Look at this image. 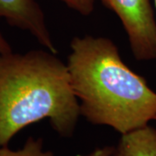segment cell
Returning a JSON list of instances; mask_svg holds the SVG:
<instances>
[{"label": "cell", "instance_id": "cell-1", "mask_svg": "<svg viewBox=\"0 0 156 156\" xmlns=\"http://www.w3.org/2000/svg\"><path fill=\"white\" fill-rule=\"evenodd\" d=\"M67 68L81 115L124 134L156 119V92L105 37H75Z\"/></svg>", "mask_w": 156, "mask_h": 156}, {"label": "cell", "instance_id": "cell-2", "mask_svg": "<svg viewBox=\"0 0 156 156\" xmlns=\"http://www.w3.org/2000/svg\"><path fill=\"white\" fill-rule=\"evenodd\" d=\"M81 115L67 64L50 50L0 56V147L29 125L49 119L62 137H71Z\"/></svg>", "mask_w": 156, "mask_h": 156}, {"label": "cell", "instance_id": "cell-3", "mask_svg": "<svg viewBox=\"0 0 156 156\" xmlns=\"http://www.w3.org/2000/svg\"><path fill=\"white\" fill-rule=\"evenodd\" d=\"M100 1L120 19L134 58L137 61L154 60L156 15L151 0Z\"/></svg>", "mask_w": 156, "mask_h": 156}, {"label": "cell", "instance_id": "cell-4", "mask_svg": "<svg viewBox=\"0 0 156 156\" xmlns=\"http://www.w3.org/2000/svg\"><path fill=\"white\" fill-rule=\"evenodd\" d=\"M0 18L12 27L30 32L47 50L57 52L44 12L37 0H0Z\"/></svg>", "mask_w": 156, "mask_h": 156}, {"label": "cell", "instance_id": "cell-5", "mask_svg": "<svg viewBox=\"0 0 156 156\" xmlns=\"http://www.w3.org/2000/svg\"><path fill=\"white\" fill-rule=\"evenodd\" d=\"M112 156H156V128L147 125L122 134Z\"/></svg>", "mask_w": 156, "mask_h": 156}, {"label": "cell", "instance_id": "cell-6", "mask_svg": "<svg viewBox=\"0 0 156 156\" xmlns=\"http://www.w3.org/2000/svg\"><path fill=\"white\" fill-rule=\"evenodd\" d=\"M0 156H54L51 151L44 149V140L42 138L30 136L22 148L11 150L7 146L0 147Z\"/></svg>", "mask_w": 156, "mask_h": 156}, {"label": "cell", "instance_id": "cell-7", "mask_svg": "<svg viewBox=\"0 0 156 156\" xmlns=\"http://www.w3.org/2000/svg\"><path fill=\"white\" fill-rule=\"evenodd\" d=\"M66 5L80 15L88 17L95 8V0H61Z\"/></svg>", "mask_w": 156, "mask_h": 156}, {"label": "cell", "instance_id": "cell-8", "mask_svg": "<svg viewBox=\"0 0 156 156\" xmlns=\"http://www.w3.org/2000/svg\"><path fill=\"white\" fill-rule=\"evenodd\" d=\"M113 152H114V147L105 146L101 147H97L84 156H112Z\"/></svg>", "mask_w": 156, "mask_h": 156}, {"label": "cell", "instance_id": "cell-9", "mask_svg": "<svg viewBox=\"0 0 156 156\" xmlns=\"http://www.w3.org/2000/svg\"><path fill=\"white\" fill-rule=\"evenodd\" d=\"M12 52L11 45L5 40V38L3 37V35L0 32V56L9 54Z\"/></svg>", "mask_w": 156, "mask_h": 156}, {"label": "cell", "instance_id": "cell-10", "mask_svg": "<svg viewBox=\"0 0 156 156\" xmlns=\"http://www.w3.org/2000/svg\"><path fill=\"white\" fill-rule=\"evenodd\" d=\"M154 8H155V15H156V0H154ZM156 61V57H155V59H154Z\"/></svg>", "mask_w": 156, "mask_h": 156}, {"label": "cell", "instance_id": "cell-11", "mask_svg": "<svg viewBox=\"0 0 156 156\" xmlns=\"http://www.w3.org/2000/svg\"><path fill=\"white\" fill-rule=\"evenodd\" d=\"M155 121H156V119H155Z\"/></svg>", "mask_w": 156, "mask_h": 156}]
</instances>
